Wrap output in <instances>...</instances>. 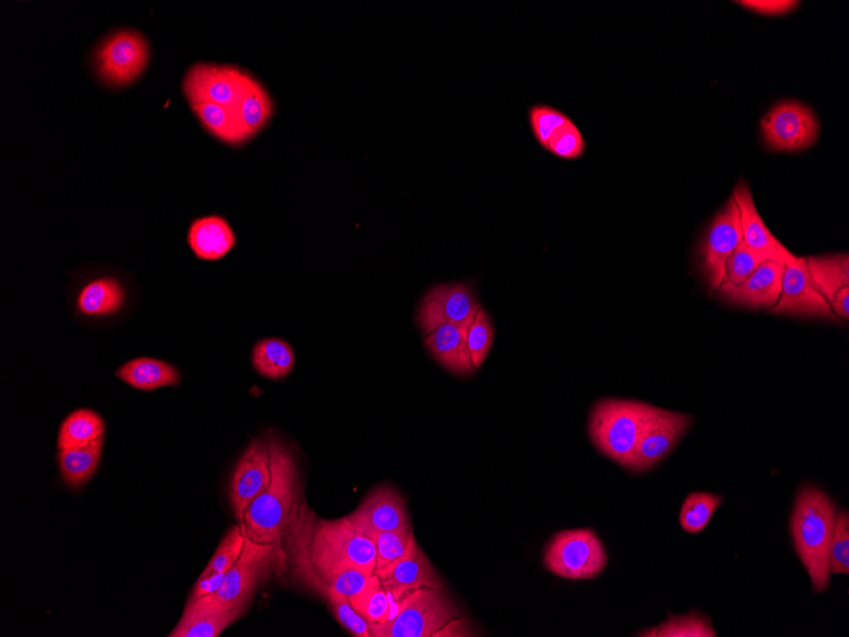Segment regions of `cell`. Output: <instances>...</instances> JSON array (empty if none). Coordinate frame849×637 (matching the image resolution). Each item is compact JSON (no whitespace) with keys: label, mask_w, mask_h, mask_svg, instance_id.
Instances as JSON below:
<instances>
[{"label":"cell","mask_w":849,"mask_h":637,"mask_svg":"<svg viewBox=\"0 0 849 637\" xmlns=\"http://www.w3.org/2000/svg\"><path fill=\"white\" fill-rule=\"evenodd\" d=\"M270 485L251 502L240 525L252 541L282 546L302 504L299 475L293 454L276 437H270Z\"/></svg>","instance_id":"obj_1"},{"label":"cell","mask_w":849,"mask_h":637,"mask_svg":"<svg viewBox=\"0 0 849 637\" xmlns=\"http://www.w3.org/2000/svg\"><path fill=\"white\" fill-rule=\"evenodd\" d=\"M837 515L836 504L826 491L811 485L799 491L791 517V535L816 595L827 590L830 584L829 548Z\"/></svg>","instance_id":"obj_2"},{"label":"cell","mask_w":849,"mask_h":637,"mask_svg":"<svg viewBox=\"0 0 849 637\" xmlns=\"http://www.w3.org/2000/svg\"><path fill=\"white\" fill-rule=\"evenodd\" d=\"M287 565L284 547L259 544L246 536L240 559L224 574L222 587L216 595L188 601L186 607L227 613L233 608H247L256 593L268 583L273 574H280Z\"/></svg>","instance_id":"obj_3"},{"label":"cell","mask_w":849,"mask_h":637,"mask_svg":"<svg viewBox=\"0 0 849 637\" xmlns=\"http://www.w3.org/2000/svg\"><path fill=\"white\" fill-rule=\"evenodd\" d=\"M651 405L607 398L591 410L589 435L600 454L630 471Z\"/></svg>","instance_id":"obj_4"},{"label":"cell","mask_w":849,"mask_h":637,"mask_svg":"<svg viewBox=\"0 0 849 637\" xmlns=\"http://www.w3.org/2000/svg\"><path fill=\"white\" fill-rule=\"evenodd\" d=\"M461 616L446 588H420L402 598L391 621L369 627L374 637H430Z\"/></svg>","instance_id":"obj_5"},{"label":"cell","mask_w":849,"mask_h":637,"mask_svg":"<svg viewBox=\"0 0 849 637\" xmlns=\"http://www.w3.org/2000/svg\"><path fill=\"white\" fill-rule=\"evenodd\" d=\"M546 569L569 580H591L599 577L608 565L603 543L589 528L562 530L546 548Z\"/></svg>","instance_id":"obj_6"},{"label":"cell","mask_w":849,"mask_h":637,"mask_svg":"<svg viewBox=\"0 0 849 637\" xmlns=\"http://www.w3.org/2000/svg\"><path fill=\"white\" fill-rule=\"evenodd\" d=\"M481 308L470 282H441L422 297L416 322L427 335L441 325L471 326Z\"/></svg>","instance_id":"obj_7"},{"label":"cell","mask_w":849,"mask_h":637,"mask_svg":"<svg viewBox=\"0 0 849 637\" xmlns=\"http://www.w3.org/2000/svg\"><path fill=\"white\" fill-rule=\"evenodd\" d=\"M766 145L776 152H799L816 143L819 121L808 106L786 101L775 106L760 123Z\"/></svg>","instance_id":"obj_8"},{"label":"cell","mask_w":849,"mask_h":637,"mask_svg":"<svg viewBox=\"0 0 849 637\" xmlns=\"http://www.w3.org/2000/svg\"><path fill=\"white\" fill-rule=\"evenodd\" d=\"M252 74L234 66L194 64L183 79V92L190 103L207 101L236 111Z\"/></svg>","instance_id":"obj_9"},{"label":"cell","mask_w":849,"mask_h":637,"mask_svg":"<svg viewBox=\"0 0 849 637\" xmlns=\"http://www.w3.org/2000/svg\"><path fill=\"white\" fill-rule=\"evenodd\" d=\"M692 416L652 407L650 418L645 425L639 446H637L630 471L647 472L665 461L673 452L689 428L692 427Z\"/></svg>","instance_id":"obj_10"},{"label":"cell","mask_w":849,"mask_h":637,"mask_svg":"<svg viewBox=\"0 0 849 637\" xmlns=\"http://www.w3.org/2000/svg\"><path fill=\"white\" fill-rule=\"evenodd\" d=\"M149 60L148 42L139 32L123 30L106 40L96 54L103 81L122 87L143 73Z\"/></svg>","instance_id":"obj_11"},{"label":"cell","mask_w":849,"mask_h":637,"mask_svg":"<svg viewBox=\"0 0 849 637\" xmlns=\"http://www.w3.org/2000/svg\"><path fill=\"white\" fill-rule=\"evenodd\" d=\"M270 481V437L261 436L253 439L238 459L229 485V501L238 524H242L246 510L268 489Z\"/></svg>","instance_id":"obj_12"},{"label":"cell","mask_w":849,"mask_h":637,"mask_svg":"<svg viewBox=\"0 0 849 637\" xmlns=\"http://www.w3.org/2000/svg\"><path fill=\"white\" fill-rule=\"evenodd\" d=\"M771 312L838 320L828 300L813 282L807 259L795 255L785 262L781 297Z\"/></svg>","instance_id":"obj_13"},{"label":"cell","mask_w":849,"mask_h":637,"mask_svg":"<svg viewBox=\"0 0 849 637\" xmlns=\"http://www.w3.org/2000/svg\"><path fill=\"white\" fill-rule=\"evenodd\" d=\"M742 242L739 210L732 198L715 217L701 247V262L711 290H719L727 262Z\"/></svg>","instance_id":"obj_14"},{"label":"cell","mask_w":849,"mask_h":637,"mask_svg":"<svg viewBox=\"0 0 849 637\" xmlns=\"http://www.w3.org/2000/svg\"><path fill=\"white\" fill-rule=\"evenodd\" d=\"M348 517L368 536L411 525L406 500L392 485L377 486Z\"/></svg>","instance_id":"obj_15"},{"label":"cell","mask_w":849,"mask_h":637,"mask_svg":"<svg viewBox=\"0 0 849 637\" xmlns=\"http://www.w3.org/2000/svg\"><path fill=\"white\" fill-rule=\"evenodd\" d=\"M377 577L397 601H401L403 595L420 588H446L445 580L421 550L414 535L401 559Z\"/></svg>","instance_id":"obj_16"},{"label":"cell","mask_w":849,"mask_h":637,"mask_svg":"<svg viewBox=\"0 0 849 637\" xmlns=\"http://www.w3.org/2000/svg\"><path fill=\"white\" fill-rule=\"evenodd\" d=\"M731 198L736 201L739 210L742 242L750 250L763 256L767 260H781L786 262L792 258L793 253L787 250L772 232L769 231L765 220L758 212L753 195H751L750 188L746 182H740L737 186Z\"/></svg>","instance_id":"obj_17"},{"label":"cell","mask_w":849,"mask_h":637,"mask_svg":"<svg viewBox=\"0 0 849 637\" xmlns=\"http://www.w3.org/2000/svg\"><path fill=\"white\" fill-rule=\"evenodd\" d=\"M785 261L767 260L736 288L719 289L730 303L749 309H771L781 297Z\"/></svg>","instance_id":"obj_18"},{"label":"cell","mask_w":849,"mask_h":637,"mask_svg":"<svg viewBox=\"0 0 849 637\" xmlns=\"http://www.w3.org/2000/svg\"><path fill=\"white\" fill-rule=\"evenodd\" d=\"M470 326L441 325L425 338V347L439 365L457 376H471L473 366L467 334Z\"/></svg>","instance_id":"obj_19"},{"label":"cell","mask_w":849,"mask_h":637,"mask_svg":"<svg viewBox=\"0 0 849 637\" xmlns=\"http://www.w3.org/2000/svg\"><path fill=\"white\" fill-rule=\"evenodd\" d=\"M188 242L199 259L217 261L232 251L237 237L223 217L210 216L193 220Z\"/></svg>","instance_id":"obj_20"},{"label":"cell","mask_w":849,"mask_h":637,"mask_svg":"<svg viewBox=\"0 0 849 637\" xmlns=\"http://www.w3.org/2000/svg\"><path fill=\"white\" fill-rule=\"evenodd\" d=\"M117 376L123 384L144 392L177 386L181 379L179 369L154 358L132 359L118 369Z\"/></svg>","instance_id":"obj_21"},{"label":"cell","mask_w":849,"mask_h":637,"mask_svg":"<svg viewBox=\"0 0 849 637\" xmlns=\"http://www.w3.org/2000/svg\"><path fill=\"white\" fill-rule=\"evenodd\" d=\"M247 608H233L227 613L184 607L183 615L170 633V637H218L227 627L238 621Z\"/></svg>","instance_id":"obj_22"},{"label":"cell","mask_w":849,"mask_h":637,"mask_svg":"<svg viewBox=\"0 0 849 637\" xmlns=\"http://www.w3.org/2000/svg\"><path fill=\"white\" fill-rule=\"evenodd\" d=\"M103 441L101 437L87 446L59 450L60 474L69 488H81L92 479L100 464Z\"/></svg>","instance_id":"obj_23"},{"label":"cell","mask_w":849,"mask_h":637,"mask_svg":"<svg viewBox=\"0 0 849 637\" xmlns=\"http://www.w3.org/2000/svg\"><path fill=\"white\" fill-rule=\"evenodd\" d=\"M190 108L197 115L198 119L202 123L212 137H216L223 143L232 147H241L250 141V137L246 135L240 120L233 110L224 108V106L200 101L190 103Z\"/></svg>","instance_id":"obj_24"},{"label":"cell","mask_w":849,"mask_h":637,"mask_svg":"<svg viewBox=\"0 0 849 637\" xmlns=\"http://www.w3.org/2000/svg\"><path fill=\"white\" fill-rule=\"evenodd\" d=\"M234 112L250 139L268 127L273 115V102L267 88L253 76L247 82Z\"/></svg>","instance_id":"obj_25"},{"label":"cell","mask_w":849,"mask_h":637,"mask_svg":"<svg viewBox=\"0 0 849 637\" xmlns=\"http://www.w3.org/2000/svg\"><path fill=\"white\" fill-rule=\"evenodd\" d=\"M126 302V290L112 278L96 279L78 296L77 307L84 316L102 317L120 311Z\"/></svg>","instance_id":"obj_26"},{"label":"cell","mask_w":849,"mask_h":637,"mask_svg":"<svg viewBox=\"0 0 849 637\" xmlns=\"http://www.w3.org/2000/svg\"><path fill=\"white\" fill-rule=\"evenodd\" d=\"M252 365L262 377L279 380L288 377L293 370L296 354L284 340L264 339L254 345Z\"/></svg>","instance_id":"obj_27"},{"label":"cell","mask_w":849,"mask_h":637,"mask_svg":"<svg viewBox=\"0 0 849 637\" xmlns=\"http://www.w3.org/2000/svg\"><path fill=\"white\" fill-rule=\"evenodd\" d=\"M106 425L100 414L90 409H79L61 424L58 435V449L82 447L103 437Z\"/></svg>","instance_id":"obj_28"},{"label":"cell","mask_w":849,"mask_h":637,"mask_svg":"<svg viewBox=\"0 0 849 637\" xmlns=\"http://www.w3.org/2000/svg\"><path fill=\"white\" fill-rule=\"evenodd\" d=\"M813 282L830 306L838 291L849 288V259L847 253L807 259Z\"/></svg>","instance_id":"obj_29"},{"label":"cell","mask_w":849,"mask_h":637,"mask_svg":"<svg viewBox=\"0 0 849 637\" xmlns=\"http://www.w3.org/2000/svg\"><path fill=\"white\" fill-rule=\"evenodd\" d=\"M353 608L364 617L369 625H380L391 617V599L388 589L376 574L371 575L368 584L358 595L349 598Z\"/></svg>","instance_id":"obj_30"},{"label":"cell","mask_w":849,"mask_h":637,"mask_svg":"<svg viewBox=\"0 0 849 637\" xmlns=\"http://www.w3.org/2000/svg\"><path fill=\"white\" fill-rule=\"evenodd\" d=\"M637 636L642 637H715L711 618L700 613L683 616L671 615L659 626L648 628Z\"/></svg>","instance_id":"obj_31"},{"label":"cell","mask_w":849,"mask_h":637,"mask_svg":"<svg viewBox=\"0 0 849 637\" xmlns=\"http://www.w3.org/2000/svg\"><path fill=\"white\" fill-rule=\"evenodd\" d=\"M722 501V497L710 492L689 494L679 512L680 526H682L687 534L696 535L702 533L709 526Z\"/></svg>","instance_id":"obj_32"},{"label":"cell","mask_w":849,"mask_h":637,"mask_svg":"<svg viewBox=\"0 0 849 637\" xmlns=\"http://www.w3.org/2000/svg\"><path fill=\"white\" fill-rule=\"evenodd\" d=\"M413 535L412 526L410 525L391 530V533L369 536L373 539L377 548L376 575L384 573L401 559Z\"/></svg>","instance_id":"obj_33"},{"label":"cell","mask_w":849,"mask_h":637,"mask_svg":"<svg viewBox=\"0 0 849 637\" xmlns=\"http://www.w3.org/2000/svg\"><path fill=\"white\" fill-rule=\"evenodd\" d=\"M246 543L243 527L238 524L222 538L214 555H212L207 568L201 573V577L208 575L226 574L240 559Z\"/></svg>","instance_id":"obj_34"},{"label":"cell","mask_w":849,"mask_h":637,"mask_svg":"<svg viewBox=\"0 0 849 637\" xmlns=\"http://www.w3.org/2000/svg\"><path fill=\"white\" fill-rule=\"evenodd\" d=\"M571 119L568 115L552 108L550 104H533L528 110V122L530 131L539 145L546 148L548 141L555 136V132L561 129Z\"/></svg>","instance_id":"obj_35"},{"label":"cell","mask_w":849,"mask_h":637,"mask_svg":"<svg viewBox=\"0 0 849 637\" xmlns=\"http://www.w3.org/2000/svg\"><path fill=\"white\" fill-rule=\"evenodd\" d=\"M765 261L767 259L763 256L750 250L745 242H741L727 262L723 281L719 289L741 286Z\"/></svg>","instance_id":"obj_36"},{"label":"cell","mask_w":849,"mask_h":637,"mask_svg":"<svg viewBox=\"0 0 849 637\" xmlns=\"http://www.w3.org/2000/svg\"><path fill=\"white\" fill-rule=\"evenodd\" d=\"M493 339L495 327L491 322V318L488 312L481 308L467 334L468 349H470L476 369L481 368L486 358L489 357Z\"/></svg>","instance_id":"obj_37"},{"label":"cell","mask_w":849,"mask_h":637,"mask_svg":"<svg viewBox=\"0 0 849 637\" xmlns=\"http://www.w3.org/2000/svg\"><path fill=\"white\" fill-rule=\"evenodd\" d=\"M545 150L557 158L566 159V161H575L586 153L587 141L580 129L570 120L555 132Z\"/></svg>","instance_id":"obj_38"},{"label":"cell","mask_w":849,"mask_h":637,"mask_svg":"<svg viewBox=\"0 0 849 637\" xmlns=\"http://www.w3.org/2000/svg\"><path fill=\"white\" fill-rule=\"evenodd\" d=\"M323 597L329 600L332 614L344 630L352 636L370 637V627L364 617L352 607L349 597L340 595L338 591H327Z\"/></svg>","instance_id":"obj_39"},{"label":"cell","mask_w":849,"mask_h":637,"mask_svg":"<svg viewBox=\"0 0 849 637\" xmlns=\"http://www.w3.org/2000/svg\"><path fill=\"white\" fill-rule=\"evenodd\" d=\"M830 574H849V515L839 511L829 548Z\"/></svg>","instance_id":"obj_40"},{"label":"cell","mask_w":849,"mask_h":637,"mask_svg":"<svg viewBox=\"0 0 849 637\" xmlns=\"http://www.w3.org/2000/svg\"><path fill=\"white\" fill-rule=\"evenodd\" d=\"M739 4L760 14L783 16L792 12L800 3L791 0H742Z\"/></svg>","instance_id":"obj_41"},{"label":"cell","mask_w":849,"mask_h":637,"mask_svg":"<svg viewBox=\"0 0 849 637\" xmlns=\"http://www.w3.org/2000/svg\"><path fill=\"white\" fill-rule=\"evenodd\" d=\"M223 578L224 574L208 575V577H201L200 575V578L194 583L191 590L189 601L216 595L219 588L222 587Z\"/></svg>","instance_id":"obj_42"},{"label":"cell","mask_w":849,"mask_h":637,"mask_svg":"<svg viewBox=\"0 0 849 637\" xmlns=\"http://www.w3.org/2000/svg\"><path fill=\"white\" fill-rule=\"evenodd\" d=\"M831 311L835 312V315L838 318H842V320L847 321L849 318V288L842 289L838 291L836 295L833 302L830 303Z\"/></svg>","instance_id":"obj_43"}]
</instances>
